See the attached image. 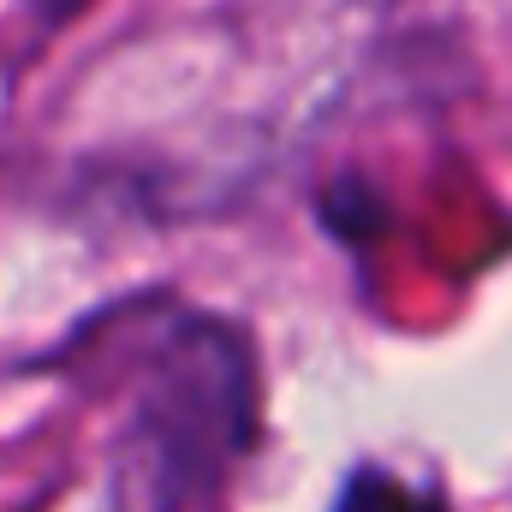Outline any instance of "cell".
Segmentation results:
<instances>
[{
	"label": "cell",
	"mask_w": 512,
	"mask_h": 512,
	"mask_svg": "<svg viewBox=\"0 0 512 512\" xmlns=\"http://www.w3.org/2000/svg\"><path fill=\"white\" fill-rule=\"evenodd\" d=\"M78 346L108 411L96 512H209L256 447L251 334L197 304H131Z\"/></svg>",
	"instance_id": "obj_1"
},
{
	"label": "cell",
	"mask_w": 512,
	"mask_h": 512,
	"mask_svg": "<svg viewBox=\"0 0 512 512\" xmlns=\"http://www.w3.org/2000/svg\"><path fill=\"white\" fill-rule=\"evenodd\" d=\"M334 512H441V507H435V495H423V489L387 477L382 465H364V471L346 477Z\"/></svg>",
	"instance_id": "obj_2"
},
{
	"label": "cell",
	"mask_w": 512,
	"mask_h": 512,
	"mask_svg": "<svg viewBox=\"0 0 512 512\" xmlns=\"http://www.w3.org/2000/svg\"><path fill=\"white\" fill-rule=\"evenodd\" d=\"M36 18H48V24H72V18H84L96 0H24Z\"/></svg>",
	"instance_id": "obj_3"
}]
</instances>
